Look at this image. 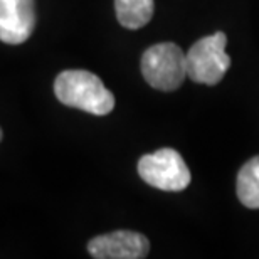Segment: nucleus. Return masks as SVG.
Wrapping results in <instances>:
<instances>
[{
	"mask_svg": "<svg viewBox=\"0 0 259 259\" xmlns=\"http://www.w3.org/2000/svg\"><path fill=\"white\" fill-rule=\"evenodd\" d=\"M56 98L66 106L105 116L115 108V96L96 74L84 69L63 71L54 81Z\"/></svg>",
	"mask_w": 259,
	"mask_h": 259,
	"instance_id": "1",
	"label": "nucleus"
},
{
	"mask_svg": "<svg viewBox=\"0 0 259 259\" xmlns=\"http://www.w3.org/2000/svg\"><path fill=\"white\" fill-rule=\"evenodd\" d=\"M142 74L158 91H175L187 77V58L174 42H160L145 51Z\"/></svg>",
	"mask_w": 259,
	"mask_h": 259,
	"instance_id": "2",
	"label": "nucleus"
},
{
	"mask_svg": "<svg viewBox=\"0 0 259 259\" xmlns=\"http://www.w3.org/2000/svg\"><path fill=\"white\" fill-rule=\"evenodd\" d=\"M227 37L224 32L199 39L185 53L187 58V77L194 82L214 86L231 67V58L226 53Z\"/></svg>",
	"mask_w": 259,
	"mask_h": 259,
	"instance_id": "3",
	"label": "nucleus"
},
{
	"mask_svg": "<svg viewBox=\"0 0 259 259\" xmlns=\"http://www.w3.org/2000/svg\"><path fill=\"white\" fill-rule=\"evenodd\" d=\"M138 174L148 185L167 192H180L190 184V170L182 155L174 148H160L143 155L138 162Z\"/></svg>",
	"mask_w": 259,
	"mask_h": 259,
	"instance_id": "4",
	"label": "nucleus"
},
{
	"mask_svg": "<svg viewBox=\"0 0 259 259\" xmlns=\"http://www.w3.org/2000/svg\"><path fill=\"white\" fill-rule=\"evenodd\" d=\"M88 251L96 259H143L150 252V242L140 232L115 231L91 239Z\"/></svg>",
	"mask_w": 259,
	"mask_h": 259,
	"instance_id": "5",
	"label": "nucleus"
},
{
	"mask_svg": "<svg viewBox=\"0 0 259 259\" xmlns=\"http://www.w3.org/2000/svg\"><path fill=\"white\" fill-rule=\"evenodd\" d=\"M35 27L34 0H0V40L5 44L25 42Z\"/></svg>",
	"mask_w": 259,
	"mask_h": 259,
	"instance_id": "6",
	"label": "nucleus"
},
{
	"mask_svg": "<svg viewBox=\"0 0 259 259\" xmlns=\"http://www.w3.org/2000/svg\"><path fill=\"white\" fill-rule=\"evenodd\" d=\"M153 0H115L116 19L126 29H142L153 17Z\"/></svg>",
	"mask_w": 259,
	"mask_h": 259,
	"instance_id": "7",
	"label": "nucleus"
},
{
	"mask_svg": "<svg viewBox=\"0 0 259 259\" xmlns=\"http://www.w3.org/2000/svg\"><path fill=\"white\" fill-rule=\"evenodd\" d=\"M236 189L242 205L247 209H259V155L241 167Z\"/></svg>",
	"mask_w": 259,
	"mask_h": 259,
	"instance_id": "8",
	"label": "nucleus"
},
{
	"mask_svg": "<svg viewBox=\"0 0 259 259\" xmlns=\"http://www.w3.org/2000/svg\"><path fill=\"white\" fill-rule=\"evenodd\" d=\"M0 140H2V130H0Z\"/></svg>",
	"mask_w": 259,
	"mask_h": 259,
	"instance_id": "9",
	"label": "nucleus"
}]
</instances>
